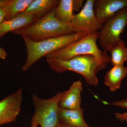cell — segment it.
Returning <instances> with one entry per match:
<instances>
[{
  "mask_svg": "<svg viewBox=\"0 0 127 127\" xmlns=\"http://www.w3.org/2000/svg\"><path fill=\"white\" fill-rule=\"evenodd\" d=\"M46 61L50 68L56 72L73 71L82 76L87 84L95 87L98 84L97 73L106 68L110 63L91 55H78L67 61L46 59Z\"/></svg>",
  "mask_w": 127,
  "mask_h": 127,
  "instance_id": "cell-1",
  "label": "cell"
},
{
  "mask_svg": "<svg viewBox=\"0 0 127 127\" xmlns=\"http://www.w3.org/2000/svg\"><path fill=\"white\" fill-rule=\"evenodd\" d=\"M55 9L28 26L12 32L31 40L39 41L76 32L71 23L63 22L57 18Z\"/></svg>",
  "mask_w": 127,
  "mask_h": 127,
  "instance_id": "cell-2",
  "label": "cell"
},
{
  "mask_svg": "<svg viewBox=\"0 0 127 127\" xmlns=\"http://www.w3.org/2000/svg\"><path fill=\"white\" fill-rule=\"evenodd\" d=\"M89 33L84 32H76L39 41H32L22 37L27 53L26 61L22 67V71H27L42 58L79 40Z\"/></svg>",
  "mask_w": 127,
  "mask_h": 127,
  "instance_id": "cell-3",
  "label": "cell"
},
{
  "mask_svg": "<svg viewBox=\"0 0 127 127\" xmlns=\"http://www.w3.org/2000/svg\"><path fill=\"white\" fill-rule=\"evenodd\" d=\"M98 37V32H91L79 40L45 57L46 59L67 61L78 55H91L98 59L111 62V57L108 56L107 52L98 48L97 44Z\"/></svg>",
  "mask_w": 127,
  "mask_h": 127,
  "instance_id": "cell-4",
  "label": "cell"
},
{
  "mask_svg": "<svg viewBox=\"0 0 127 127\" xmlns=\"http://www.w3.org/2000/svg\"><path fill=\"white\" fill-rule=\"evenodd\" d=\"M63 92H58L51 98H41L36 94L32 95L35 113L31 124L40 127H56L59 124V103Z\"/></svg>",
  "mask_w": 127,
  "mask_h": 127,
  "instance_id": "cell-5",
  "label": "cell"
},
{
  "mask_svg": "<svg viewBox=\"0 0 127 127\" xmlns=\"http://www.w3.org/2000/svg\"><path fill=\"white\" fill-rule=\"evenodd\" d=\"M127 25V8L119 12L104 23L98 32V41L103 51L107 52L108 46L122 40L120 38Z\"/></svg>",
  "mask_w": 127,
  "mask_h": 127,
  "instance_id": "cell-6",
  "label": "cell"
},
{
  "mask_svg": "<svg viewBox=\"0 0 127 127\" xmlns=\"http://www.w3.org/2000/svg\"><path fill=\"white\" fill-rule=\"evenodd\" d=\"M94 1L95 0H87L81 11L73 16L71 23L76 32L97 31L103 26L95 16Z\"/></svg>",
  "mask_w": 127,
  "mask_h": 127,
  "instance_id": "cell-7",
  "label": "cell"
},
{
  "mask_svg": "<svg viewBox=\"0 0 127 127\" xmlns=\"http://www.w3.org/2000/svg\"><path fill=\"white\" fill-rule=\"evenodd\" d=\"M23 98V91L20 88L0 101V125L15 121Z\"/></svg>",
  "mask_w": 127,
  "mask_h": 127,
  "instance_id": "cell-8",
  "label": "cell"
},
{
  "mask_svg": "<svg viewBox=\"0 0 127 127\" xmlns=\"http://www.w3.org/2000/svg\"><path fill=\"white\" fill-rule=\"evenodd\" d=\"M127 8V0H96L94 13L98 22L104 25L118 12Z\"/></svg>",
  "mask_w": 127,
  "mask_h": 127,
  "instance_id": "cell-9",
  "label": "cell"
},
{
  "mask_svg": "<svg viewBox=\"0 0 127 127\" xmlns=\"http://www.w3.org/2000/svg\"><path fill=\"white\" fill-rule=\"evenodd\" d=\"M82 84L81 81L74 82L67 91L63 92L59 103L61 109H78L81 108Z\"/></svg>",
  "mask_w": 127,
  "mask_h": 127,
  "instance_id": "cell-10",
  "label": "cell"
},
{
  "mask_svg": "<svg viewBox=\"0 0 127 127\" xmlns=\"http://www.w3.org/2000/svg\"><path fill=\"white\" fill-rule=\"evenodd\" d=\"M58 118L60 123L70 127H91L85 122L83 109H63L59 108Z\"/></svg>",
  "mask_w": 127,
  "mask_h": 127,
  "instance_id": "cell-11",
  "label": "cell"
},
{
  "mask_svg": "<svg viewBox=\"0 0 127 127\" xmlns=\"http://www.w3.org/2000/svg\"><path fill=\"white\" fill-rule=\"evenodd\" d=\"M37 20L35 17L32 15L21 13L15 18L4 21L0 24V38L9 32H12L28 26Z\"/></svg>",
  "mask_w": 127,
  "mask_h": 127,
  "instance_id": "cell-12",
  "label": "cell"
},
{
  "mask_svg": "<svg viewBox=\"0 0 127 127\" xmlns=\"http://www.w3.org/2000/svg\"><path fill=\"white\" fill-rule=\"evenodd\" d=\"M59 1L58 0H32L22 13L32 15L38 20L54 10Z\"/></svg>",
  "mask_w": 127,
  "mask_h": 127,
  "instance_id": "cell-13",
  "label": "cell"
},
{
  "mask_svg": "<svg viewBox=\"0 0 127 127\" xmlns=\"http://www.w3.org/2000/svg\"><path fill=\"white\" fill-rule=\"evenodd\" d=\"M127 75V67L124 65L113 66L108 71L104 78V84L109 87L112 92H115L120 88L121 82Z\"/></svg>",
  "mask_w": 127,
  "mask_h": 127,
  "instance_id": "cell-14",
  "label": "cell"
},
{
  "mask_svg": "<svg viewBox=\"0 0 127 127\" xmlns=\"http://www.w3.org/2000/svg\"><path fill=\"white\" fill-rule=\"evenodd\" d=\"M32 1V0H2L0 6L5 12V21L15 18L22 13Z\"/></svg>",
  "mask_w": 127,
  "mask_h": 127,
  "instance_id": "cell-15",
  "label": "cell"
},
{
  "mask_svg": "<svg viewBox=\"0 0 127 127\" xmlns=\"http://www.w3.org/2000/svg\"><path fill=\"white\" fill-rule=\"evenodd\" d=\"M107 51L111 53V64L113 66L123 65L127 61V47L122 40L109 45Z\"/></svg>",
  "mask_w": 127,
  "mask_h": 127,
  "instance_id": "cell-16",
  "label": "cell"
},
{
  "mask_svg": "<svg viewBox=\"0 0 127 127\" xmlns=\"http://www.w3.org/2000/svg\"><path fill=\"white\" fill-rule=\"evenodd\" d=\"M73 0H61L55 9V16L59 20L71 23L73 14Z\"/></svg>",
  "mask_w": 127,
  "mask_h": 127,
  "instance_id": "cell-17",
  "label": "cell"
},
{
  "mask_svg": "<svg viewBox=\"0 0 127 127\" xmlns=\"http://www.w3.org/2000/svg\"><path fill=\"white\" fill-rule=\"evenodd\" d=\"M110 104L115 106L120 107L124 109H127V99L116 101ZM114 115L115 118L119 121L127 123V112L123 113L116 112L114 113Z\"/></svg>",
  "mask_w": 127,
  "mask_h": 127,
  "instance_id": "cell-18",
  "label": "cell"
},
{
  "mask_svg": "<svg viewBox=\"0 0 127 127\" xmlns=\"http://www.w3.org/2000/svg\"><path fill=\"white\" fill-rule=\"evenodd\" d=\"M84 1L83 0H73V11H79L82 6Z\"/></svg>",
  "mask_w": 127,
  "mask_h": 127,
  "instance_id": "cell-19",
  "label": "cell"
},
{
  "mask_svg": "<svg viewBox=\"0 0 127 127\" xmlns=\"http://www.w3.org/2000/svg\"><path fill=\"white\" fill-rule=\"evenodd\" d=\"M5 12L4 9L0 6V24L4 21Z\"/></svg>",
  "mask_w": 127,
  "mask_h": 127,
  "instance_id": "cell-20",
  "label": "cell"
},
{
  "mask_svg": "<svg viewBox=\"0 0 127 127\" xmlns=\"http://www.w3.org/2000/svg\"><path fill=\"white\" fill-rule=\"evenodd\" d=\"M7 56V54L4 48L0 47V59L5 60Z\"/></svg>",
  "mask_w": 127,
  "mask_h": 127,
  "instance_id": "cell-21",
  "label": "cell"
},
{
  "mask_svg": "<svg viewBox=\"0 0 127 127\" xmlns=\"http://www.w3.org/2000/svg\"><path fill=\"white\" fill-rule=\"evenodd\" d=\"M56 127H68V126H66L65 125H64V124H62L59 123L58 125Z\"/></svg>",
  "mask_w": 127,
  "mask_h": 127,
  "instance_id": "cell-22",
  "label": "cell"
},
{
  "mask_svg": "<svg viewBox=\"0 0 127 127\" xmlns=\"http://www.w3.org/2000/svg\"><path fill=\"white\" fill-rule=\"evenodd\" d=\"M37 125H35V124H31V127H37Z\"/></svg>",
  "mask_w": 127,
  "mask_h": 127,
  "instance_id": "cell-23",
  "label": "cell"
},
{
  "mask_svg": "<svg viewBox=\"0 0 127 127\" xmlns=\"http://www.w3.org/2000/svg\"><path fill=\"white\" fill-rule=\"evenodd\" d=\"M2 0H0V5L1 3L2 2Z\"/></svg>",
  "mask_w": 127,
  "mask_h": 127,
  "instance_id": "cell-24",
  "label": "cell"
}]
</instances>
